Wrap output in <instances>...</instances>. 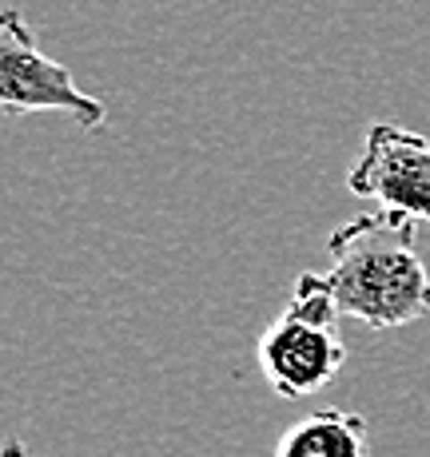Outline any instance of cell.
Returning <instances> with one entry per match:
<instances>
[{"mask_svg":"<svg viewBox=\"0 0 430 457\" xmlns=\"http://www.w3.org/2000/svg\"><path fill=\"white\" fill-rule=\"evenodd\" d=\"M347 187L358 199H375L387 215L430 223V139L394 124H371L363 155L347 171Z\"/></svg>","mask_w":430,"mask_h":457,"instance_id":"4","label":"cell"},{"mask_svg":"<svg viewBox=\"0 0 430 457\" xmlns=\"http://www.w3.org/2000/svg\"><path fill=\"white\" fill-rule=\"evenodd\" d=\"M0 108L8 116L64 112L84 131L104 128V120H108L104 100L80 92L64 64L44 56L37 32L24 24V16L16 8H8L4 21H0Z\"/></svg>","mask_w":430,"mask_h":457,"instance_id":"3","label":"cell"},{"mask_svg":"<svg viewBox=\"0 0 430 457\" xmlns=\"http://www.w3.org/2000/svg\"><path fill=\"white\" fill-rule=\"evenodd\" d=\"M371 434L350 410H315L295 421L275 445V457H367Z\"/></svg>","mask_w":430,"mask_h":457,"instance_id":"5","label":"cell"},{"mask_svg":"<svg viewBox=\"0 0 430 457\" xmlns=\"http://www.w3.org/2000/svg\"><path fill=\"white\" fill-rule=\"evenodd\" d=\"M339 306L319 270L295 278V295L275 322L259 334L256 358L267 386L287 402L319 394L347 366V346L339 338Z\"/></svg>","mask_w":430,"mask_h":457,"instance_id":"2","label":"cell"},{"mask_svg":"<svg viewBox=\"0 0 430 457\" xmlns=\"http://www.w3.org/2000/svg\"><path fill=\"white\" fill-rule=\"evenodd\" d=\"M410 219L371 211L343 223L327 239V278L343 319L371 330H399L430 314V275L415 247Z\"/></svg>","mask_w":430,"mask_h":457,"instance_id":"1","label":"cell"},{"mask_svg":"<svg viewBox=\"0 0 430 457\" xmlns=\"http://www.w3.org/2000/svg\"><path fill=\"white\" fill-rule=\"evenodd\" d=\"M4 457H24V450H21V442H8V450H4Z\"/></svg>","mask_w":430,"mask_h":457,"instance_id":"6","label":"cell"}]
</instances>
